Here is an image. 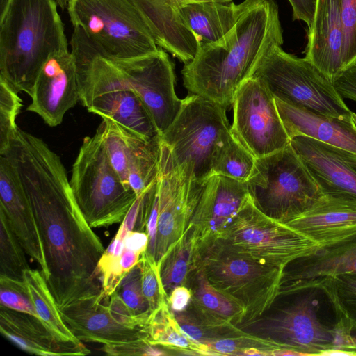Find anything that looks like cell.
<instances>
[{"mask_svg": "<svg viewBox=\"0 0 356 356\" xmlns=\"http://www.w3.org/2000/svg\"><path fill=\"white\" fill-rule=\"evenodd\" d=\"M62 318L81 341L103 345L147 340L146 327H131L118 321L101 294L77 302L60 311Z\"/></svg>", "mask_w": 356, "mask_h": 356, "instance_id": "cell-19", "label": "cell"}, {"mask_svg": "<svg viewBox=\"0 0 356 356\" xmlns=\"http://www.w3.org/2000/svg\"><path fill=\"white\" fill-rule=\"evenodd\" d=\"M343 274L356 275V236L294 260L283 270L279 296L306 288L312 282Z\"/></svg>", "mask_w": 356, "mask_h": 356, "instance_id": "cell-24", "label": "cell"}, {"mask_svg": "<svg viewBox=\"0 0 356 356\" xmlns=\"http://www.w3.org/2000/svg\"><path fill=\"white\" fill-rule=\"evenodd\" d=\"M290 143L323 191L356 195V154L304 136L293 138Z\"/></svg>", "mask_w": 356, "mask_h": 356, "instance_id": "cell-22", "label": "cell"}, {"mask_svg": "<svg viewBox=\"0 0 356 356\" xmlns=\"http://www.w3.org/2000/svg\"><path fill=\"white\" fill-rule=\"evenodd\" d=\"M140 254L124 248L120 258L121 266L125 273H128L139 261Z\"/></svg>", "mask_w": 356, "mask_h": 356, "instance_id": "cell-48", "label": "cell"}, {"mask_svg": "<svg viewBox=\"0 0 356 356\" xmlns=\"http://www.w3.org/2000/svg\"><path fill=\"white\" fill-rule=\"evenodd\" d=\"M1 334L24 351L42 356L86 355L82 343L58 340L40 318L0 305Z\"/></svg>", "mask_w": 356, "mask_h": 356, "instance_id": "cell-25", "label": "cell"}, {"mask_svg": "<svg viewBox=\"0 0 356 356\" xmlns=\"http://www.w3.org/2000/svg\"><path fill=\"white\" fill-rule=\"evenodd\" d=\"M250 200L245 182L220 175L210 176L189 225L199 248L213 241Z\"/></svg>", "mask_w": 356, "mask_h": 356, "instance_id": "cell-17", "label": "cell"}, {"mask_svg": "<svg viewBox=\"0 0 356 356\" xmlns=\"http://www.w3.org/2000/svg\"><path fill=\"white\" fill-rule=\"evenodd\" d=\"M26 111L50 127L62 123L65 114L80 102L76 65L69 50L51 54L40 69Z\"/></svg>", "mask_w": 356, "mask_h": 356, "instance_id": "cell-15", "label": "cell"}, {"mask_svg": "<svg viewBox=\"0 0 356 356\" xmlns=\"http://www.w3.org/2000/svg\"><path fill=\"white\" fill-rule=\"evenodd\" d=\"M226 110L195 94L182 99L177 115L161 136L160 172L188 163L195 177L206 181L214 153L230 132Z\"/></svg>", "mask_w": 356, "mask_h": 356, "instance_id": "cell-5", "label": "cell"}, {"mask_svg": "<svg viewBox=\"0 0 356 356\" xmlns=\"http://www.w3.org/2000/svg\"><path fill=\"white\" fill-rule=\"evenodd\" d=\"M241 340H236L232 338L213 339L204 343L209 350L215 355H241L242 351L248 348Z\"/></svg>", "mask_w": 356, "mask_h": 356, "instance_id": "cell-44", "label": "cell"}, {"mask_svg": "<svg viewBox=\"0 0 356 356\" xmlns=\"http://www.w3.org/2000/svg\"><path fill=\"white\" fill-rule=\"evenodd\" d=\"M345 41L343 71L356 64V0H341Z\"/></svg>", "mask_w": 356, "mask_h": 356, "instance_id": "cell-40", "label": "cell"}, {"mask_svg": "<svg viewBox=\"0 0 356 356\" xmlns=\"http://www.w3.org/2000/svg\"><path fill=\"white\" fill-rule=\"evenodd\" d=\"M104 302L108 306L113 316L122 324L131 327H145L146 325L145 323L133 314L116 292H114L108 299Z\"/></svg>", "mask_w": 356, "mask_h": 356, "instance_id": "cell-42", "label": "cell"}, {"mask_svg": "<svg viewBox=\"0 0 356 356\" xmlns=\"http://www.w3.org/2000/svg\"><path fill=\"white\" fill-rule=\"evenodd\" d=\"M352 120L356 127V113H355L353 112L352 113Z\"/></svg>", "mask_w": 356, "mask_h": 356, "instance_id": "cell-53", "label": "cell"}, {"mask_svg": "<svg viewBox=\"0 0 356 356\" xmlns=\"http://www.w3.org/2000/svg\"><path fill=\"white\" fill-rule=\"evenodd\" d=\"M25 253L6 217L0 211V275L23 280L24 271L30 268Z\"/></svg>", "mask_w": 356, "mask_h": 356, "instance_id": "cell-34", "label": "cell"}, {"mask_svg": "<svg viewBox=\"0 0 356 356\" xmlns=\"http://www.w3.org/2000/svg\"><path fill=\"white\" fill-rule=\"evenodd\" d=\"M325 296L317 286L279 296L262 315L238 328L275 348L292 350L299 355H323L337 349V335L335 322L322 316Z\"/></svg>", "mask_w": 356, "mask_h": 356, "instance_id": "cell-4", "label": "cell"}, {"mask_svg": "<svg viewBox=\"0 0 356 356\" xmlns=\"http://www.w3.org/2000/svg\"><path fill=\"white\" fill-rule=\"evenodd\" d=\"M0 305L39 318L24 280L0 275Z\"/></svg>", "mask_w": 356, "mask_h": 356, "instance_id": "cell-38", "label": "cell"}, {"mask_svg": "<svg viewBox=\"0 0 356 356\" xmlns=\"http://www.w3.org/2000/svg\"><path fill=\"white\" fill-rule=\"evenodd\" d=\"M6 81L0 78V155L7 149L17 129V117L22 108V100Z\"/></svg>", "mask_w": 356, "mask_h": 356, "instance_id": "cell-36", "label": "cell"}, {"mask_svg": "<svg viewBox=\"0 0 356 356\" xmlns=\"http://www.w3.org/2000/svg\"><path fill=\"white\" fill-rule=\"evenodd\" d=\"M193 271L192 297L205 324L212 327L240 325L244 318L242 308L211 284L198 262Z\"/></svg>", "mask_w": 356, "mask_h": 356, "instance_id": "cell-28", "label": "cell"}, {"mask_svg": "<svg viewBox=\"0 0 356 356\" xmlns=\"http://www.w3.org/2000/svg\"><path fill=\"white\" fill-rule=\"evenodd\" d=\"M350 334L353 342L356 345V327H353L351 329Z\"/></svg>", "mask_w": 356, "mask_h": 356, "instance_id": "cell-51", "label": "cell"}, {"mask_svg": "<svg viewBox=\"0 0 356 356\" xmlns=\"http://www.w3.org/2000/svg\"><path fill=\"white\" fill-rule=\"evenodd\" d=\"M245 184L254 206L281 222L309 209L323 193L291 143L256 159Z\"/></svg>", "mask_w": 356, "mask_h": 356, "instance_id": "cell-6", "label": "cell"}, {"mask_svg": "<svg viewBox=\"0 0 356 356\" xmlns=\"http://www.w3.org/2000/svg\"><path fill=\"white\" fill-rule=\"evenodd\" d=\"M58 6L63 10L67 8L68 0H56Z\"/></svg>", "mask_w": 356, "mask_h": 356, "instance_id": "cell-50", "label": "cell"}, {"mask_svg": "<svg viewBox=\"0 0 356 356\" xmlns=\"http://www.w3.org/2000/svg\"><path fill=\"white\" fill-rule=\"evenodd\" d=\"M0 211L31 260L40 267L46 281L49 273L34 213L17 172L9 159L0 155Z\"/></svg>", "mask_w": 356, "mask_h": 356, "instance_id": "cell-18", "label": "cell"}, {"mask_svg": "<svg viewBox=\"0 0 356 356\" xmlns=\"http://www.w3.org/2000/svg\"><path fill=\"white\" fill-rule=\"evenodd\" d=\"M184 4L195 2V1H211V0H179ZM213 1H233V0H213Z\"/></svg>", "mask_w": 356, "mask_h": 356, "instance_id": "cell-52", "label": "cell"}, {"mask_svg": "<svg viewBox=\"0 0 356 356\" xmlns=\"http://www.w3.org/2000/svg\"><path fill=\"white\" fill-rule=\"evenodd\" d=\"M108 159L123 184L137 196L158 179L161 136L147 139L108 119L97 129Z\"/></svg>", "mask_w": 356, "mask_h": 356, "instance_id": "cell-14", "label": "cell"}, {"mask_svg": "<svg viewBox=\"0 0 356 356\" xmlns=\"http://www.w3.org/2000/svg\"><path fill=\"white\" fill-rule=\"evenodd\" d=\"M198 264L211 284L242 308V323L262 315L278 297L283 270L216 242L199 248Z\"/></svg>", "mask_w": 356, "mask_h": 356, "instance_id": "cell-9", "label": "cell"}, {"mask_svg": "<svg viewBox=\"0 0 356 356\" xmlns=\"http://www.w3.org/2000/svg\"><path fill=\"white\" fill-rule=\"evenodd\" d=\"M317 286L325 292L335 316L341 317L356 327V275L343 274L312 282L306 288Z\"/></svg>", "mask_w": 356, "mask_h": 356, "instance_id": "cell-32", "label": "cell"}, {"mask_svg": "<svg viewBox=\"0 0 356 356\" xmlns=\"http://www.w3.org/2000/svg\"><path fill=\"white\" fill-rule=\"evenodd\" d=\"M212 242L282 270L320 248L316 242L264 213L251 200Z\"/></svg>", "mask_w": 356, "mask_h": 356, "instance_id": "cell-11", "label": "cell"}, {"mask_svg": "<svg viewBox=\"0 0 356 356\" xmlns=\"http://www.w3.org/2000/svg\"><path fill=\"white\" fill-rule=\"evenodd\" d=\"M66 8L73 27L108 57L133 58L159 50L130 0H68Z\"/></svg>", "mask_w": 356, "mask_h": 356, "instance_id": "cell-8", "label": "cell"}, {"mask_svg": "<svg viewBox=\"0 0 356 356\" xmlns=\"http://www.w3.org/2000/svg\"><path fill=\"white\" fill-rule=\"evenodd\" d=\"M120 258L121 255L106 249L98 261L97 271L102 285L100 294L104 301L115 291L127 275L121 266Z\"/></svg>", "mask_w": 356, "mask_h": 356, "instance_id": "cell-39", "label": "cell"}, {"mask_svg": "<svg viewBox=\"0 0 356 356\" xmlns=\"http://www.w3.org/2000/svg\"><path fill=\"white\" fill-rule=\"evenodd\" d=\"M282 44L275 1L248 0L234 27L215 42L200 43L194 58L184 64V86L191 94L227 108L260 60Z\"/></svg>", "mask_w": 356, "mask_h": 356, "instance_id": "cell-2", "label": "cell"}, {"mask_svg": "<svg viewBox=\"0 0 356 356\" xmlns=\"http://www.w3.org/2000/svg\"><path fill=\"white\" fill-rule=\"evenodd\" d=\"M248 3L233 1H200L182 5L179 14L200 43L215 42L236 24Z\"/></svg>", "mask_w": 356, "mask_h": 356, "instance_id": "cell-27", "label": "cell"}, {"mask_svg": "<svg viewBox=\"0 0 356 356\" xmlns=\"http://www.w3.org/2000/svg\"><path fill=\"white\" fill-rule=\"evenodd\" d=\"M192 299L191 289L185 286L175 287L167 297V303L170 309L179 313L185 310Z\"/></svg>", "mask_w": 356, "mask_h": 356, "instance_id": "cell-46", "label": "cell"}, {"mask_svg": "<svg viewBox=\"0 0 356 356\" xmlns=\"http://www.w3.org/2000/svg\"><path fill=\"white\" fill-rule=\"evenodd\" d=\"M149 236L147 232L134 230L124 239L125 249L142 254L147 250Z\"/></svg>", "mask_w": 356, "mask_h": 356, "instance_id": "cell-47", "label": "cell"}, {"mask_svg": "<svg viewBox=\"0 0 356 356\" xmlns=\"http://www.w3.org/2000/svg\"><path fill=\"white\" fill-rule=\"evenodd\" d=\"M70 184L79 208L94 228L122 222L137 197L113 168L98 131L83 139Z\"/></svg>", "mask_w": 356, "mask_h": 356, "instance_id": "cell-7", "label": "cell"}, {"mask_svg": "<svg viewBox=\"0 0 356 356\" xmlns=\"http://www.w3.org/2000/svg\"><path fill=\"white\" fill-rule=\"evenodd\" d=\"M115 292L122 299L133 314L147 324L151 311L143 291L140 260L123 277Z\"/></svg>", "mask_w": 356, "mask_h": 356, "instance_id": "cell-35", "label": "cell"}, {"mask_svg": "<svg viewBox=\"0 0 356 356\" xmlns=\"http://www.w3.org/2000/svg\"><path fill=\"white\" fill-rule=\"evenodd\" d=\"M255 159L229 132L214 153L211 176L220 175L245 182L252 172Z\"/></svg>", "mask_w": 356, "mask_h": 356, "instance_id": "cell-31", "label": "cell"}, {"mask_svg": "<svg viewBox=\"0 0 356 356\" xmlns=\"http://www.w3.org/2000/svg\"><path fill=\"white\" fill-rule=\"evenodd\" d=\"M250 77L264 83L275 98L325 116L352 118V111L332 81L305 58L273 47Z\"/></svg>", "mask_w": 356, "mask_h": 356, "instance_id": "cell-10", "label": "cell"}, {"mask_svg": "<svg viewBox=\"0 0 356 356\" xmlns=\"http://www.w3.org/2000/svg\"><path fill=\"white\" fill-rule=\"evenodd\" d=\"M293 10V20H301L310 28L315 13L316 0H289Z\"/></svg>", "mask_w": 356, "mask_h": 356, "instance_id": "cell-45", "label": "cell"}, {"mask_svg": "<svg viewBox=\"0 0 356 356\" xmlns=\"http://www.w3.org/2000/svg\"><path fill=\"white\" fill-rule=\"evenodd\" d=\"M305 58L332 81L342 72L345 34L341 0H316Z\"/></svg>", "mask_w": 356, "mask_h": 356, "instance_id": "cell-20", "label": "cell"}, {"mask_svg": "<svg viewBox=\"0 0 356 356\" xmlns=\"http://www.w3.org/2000/svg\"><path fill=\"white\" fill-rule=\"evenodd\" d=\"M282 223L320 248L344 242L356 236V195L323 191L309 209Z\"/></svg>", "mask_w": 356, "mask_h": 356, "instance_id": "cell-16", "label": "cell"}, {"mask_svg": "<svg viewBox=\"0 0 356 356\" xmlns=\"http://www.w3.org/2000/svg\"><path fill=\"white\" fill-rule=\"evenodd\" d=\"M56 0H10L0 17V78L31 96L53 54L68 50Z\"/></svg>", "mask_w": 356, "mask_h": 356, "instance_id": "cell-3", "label": "cell"}, {"mask_svg": "<svg viewBox=\"0 0 356 356\" xmlns=\"http://www.w3.org/2000/svg\"><path fill=\"white\" fill-rule=\"evenodd\" d=\"M10 0H0V17H1L9 3Z\"/></svg>", "mask_w": 356, "mask_h": 356, "instance_id": "cell-49", "label": "cell"}, {"mask_svg": "<svg viewBox=\"0 0 356 356\" xmlns=\"http://www.w3.org/2000/svg\"><path fill=\"white\" fill-rule=\"evenodd\" d=\"M140 261L142 270V288L147 299L151 313L166 301L159 267L153 256L146 250L140 255Z\"/></svg>", "mask_w": 356, "mask_h": 356, "instance_id": "cell-37", "label": "cell"}, {"mask_svg": "<svg viewBox=\"0 0 356 356\" xmlns=\"http://www.w3.org/2000/svg\"><path fill=\"white\" fill-rule=\"evenodd\" d=\"M205 181L188 163L159 172L157 236L154 259L159 265L166 252L187 230Z\"/></svg>", "mask_w": 356, "mask_h": 356, "instance_id": "cell-13", "label": "cell"}, {"mask_svg": "<svg viewBox=\"0 0 356 356\" xmlns=\"http://www.w3.org/2000/svg\"><path fill=\"white\" fill-rule=\"evenodd\" d=\"M275 99L291 140L304 136L356 154V127L352 118L325 116Z\"/></svg>", "mask_w": 356, "mask_h": 356, "instance_id": "cell-26", "label": "cell"}, {"mask_svg": "<svg viewBox=\"0 0 356 356\" xmlns=\"http://www.w3.org/2000/svg\"><path fill=\"white\" fill-rule=\"evenodd\" d=\"M230 132L255 159L290 144L274 96L260 80L249 77L240 86L232 103Z\"/></svg>", "mask_w": 356, "mask_h": 356, "instance_id": "cell-12", "label": "cell"}, {"mask_svg": "<svg viewBox=\"0 0 356 356\" xmlns=\"http://www.w3.org/2000/svg\"><path fill=\"white\" fill-rule=\"evenodd\" d=\"M145 327L148 334L147 341L152 345L197 351V346L184 334L170 312L167 301L151 313Z\"/></svg>", "mask_w": 356, "mask_h": 356, "instance_id": "cell-33", "label": "cell"}, {"mask_svg": "<svg viewBox=\"0 0 356 356\" xmlns=\"http://www.w3.org/2000/svg\"><path fill=\"white\" fill-rule=\"evenodd\" d=\"M199 245L191 227L164 255L159 264L162 284L168 297L177 286L187 281L198 262Z\"/></svg>", "mask_w": 356, "mask_h": 356, "instance_id": "cell-30", "label": "cell"}, {"mask_svg": "<svg viewBox=\"0 0 356 356\" xmlns=\"http://www.w3.org/2000/svg\"><path fill=\"white\" fill-rule=\"evenodd\" d=\"M6 156L31 205L43 244L47 283L59 309L98 296V261L104 252L75 200L60 157L40 138L19 127Z\"/></svg>", "mask_w": 356, "mask_h": 356, "instance_id": "cell-1", "label": "cell"}, {"mask_svg": "<svg viewBox=\"0 0 356 356\" xmlns=\"http://www.w3.org/2000/svg\"><path fill=\"white\" fill-rule=\"evenodd\" d=\"M80 102L102 119L111 120L147 139L160 136L154 122L137 94L119 87L86 88Z\"/></svg>", "mask_w": 356, "mask_h": 356, "instance_id": "cell-23", "label": "cell"}, {"mask_svg": "<svg viewBox=\"0 0 356 356\" xmlns=\"http://www.w3.org/2000/svg\"><path fill=\"white\" fill-rule=\"evenodd\" d=\"M157 46L184 64L195 56L200 40L181 18L179 0H130Z\"/></svg>", "mask_w": 356, "mask_h": 356, "instance_id": "cell-21", "label": "cell"}, {"mask_svg": "<svg viewBox=\"0 0 356 356\" xmlns=\"http://www.w3.org/2000/svg\"><path fill=\"white\" fill-rule=\"evenodd\" d=\"M100 350L108 355H165L166 353L156 345L148 343L146 340H135L131 341L103 345Z\"/></svg>", "mask_w": 356, "mask_h": 356, "instance_id": "cell-41", "label": "cell"}, {"mask_svg": "<svg viewBox=\"0 0 356 356\" xmlns=\"http://www.w3.org/2000/svg\"><path fill=\"white\" fill-rule=\"evenodd\" d=\"M332 83L342 98L356 101V64L342 72Z\"/></svg>", "mask_w": 356, "mask_h": 356, "instance_id": "cell-43", "label": "cell"}, {"mask_svg": "<svg viewBox=\"0 0 356 356\" xmlns=\"http://www.w3.org/2000/svg\"><path fill=\"white\" fill-rule=\"evenodd\" d=\"M40 321L59 341L81 343L64 322L60 310L41 271L28 268L23 279Z\"/></svg>", "mask_w": 356, "mask_h": 356, "instance_id": "cell-29", "label": "cell"}]
</instances>
